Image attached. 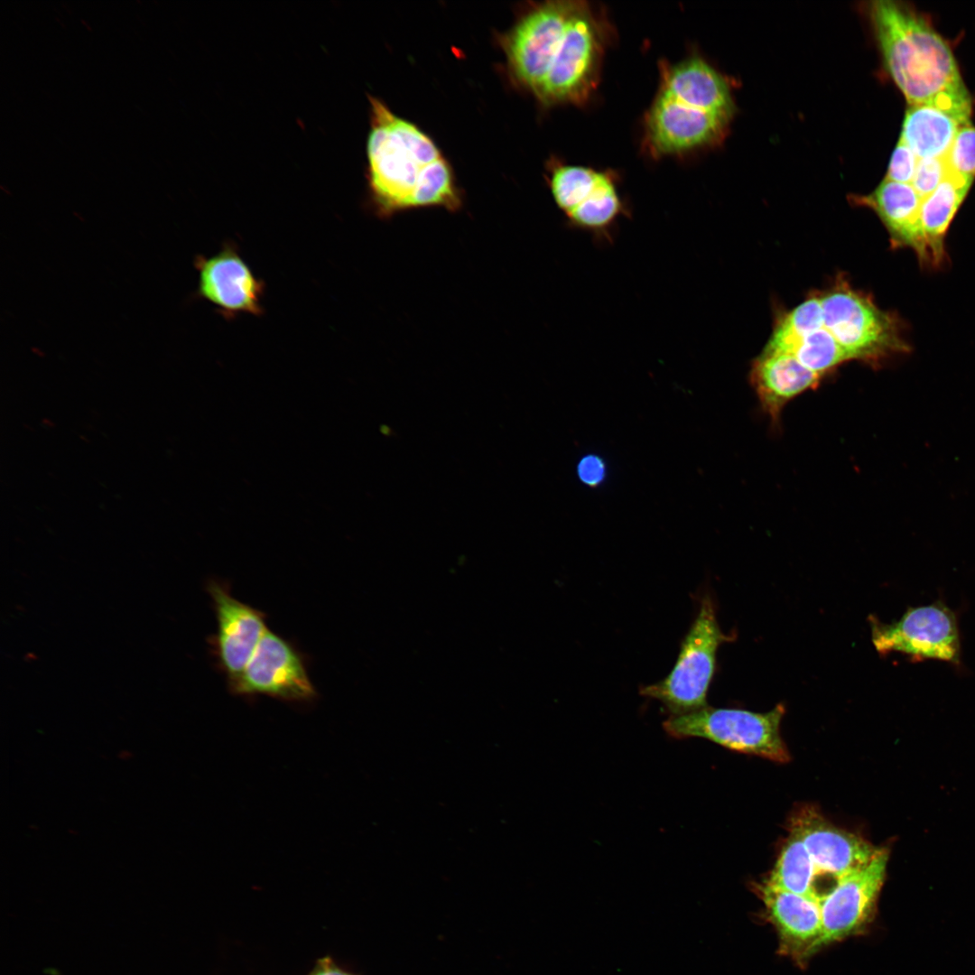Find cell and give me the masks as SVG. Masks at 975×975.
<instances>
[{
    "instance_id": "6da1fadb",
    "label": "cell",
    "mask_w": 975,
    "mask_h": 975,
    "mask_svg": "<svg viewBox=\"0 0 975 975\" xmlns=\"http://www.w3.org/2000/svg\"><path fill=\"white\" fill-rule=\"evenodd\" d=\"M869 14L884 64L910 106H932L969 123L970 98L948 43L901 3L875 1Z\"/></svg>"
},
{
    "instance_id": "f1b7e54d",
    "label": "cell",
    "mask_w": 975,
    "mask_h": 975,
    "mask_svg": "<svg viewBox=\"0 0 975 975\" xmlns=\"http://www.w3.org/2000/svg\"><path fill=\"white\" fill-rule=\"evenodd\" d=\"M310 975H350L339 969L329 958H324L318 962V966Z\"/></svg>"
},
{
    "instance_id": "9a60e30c",
    "label": "cell",
    "mask_w": 975,
    "mask_h": 975,
    "mask_svg": "<svg viewBox=\"0 0 975 975\" xmlns=\"http://www.w3.org/2000/svg\"><path fill=\"white\" fill-rule=\"evenodd\" d=\"M750 383L763 412L778 426L785 405L822 378L791 354L763 350L753 361Z\"/></svg>"
},
{
    "instance_id": "7402d4cb",
    "label": "cell",
    "mask_w": 975,
    "mask_h": 975,
    "mask_svg": "<svg viewBox=\"0 0 975 975\" xmlns=\"http://www.w3.org/2000/svg\"><path fill=\"white\" fill-rule=\"evenodd\" d=\"M764 350L791 354L822 377L850 360L843 348L823 325L789 340L767 343Z\"/></svg>"
},
{
    "instance_id": "7a4b0ae2",
    "label": "cell",
    "mask_w": 975,
    "mask_h": 975,
    "mask_svg": "<svg viewBox=\"0 0 975 975\" xmlns=\"http://www.w3.org/2000/svg\"><path fill=\"white\" fill-rule=\"evenodd\" d=\"M369 100L368 188L376 211L388 216L411 208L422 172L442 155L416 125L398 117L376 98Z\"/></svg>"
},
{
    "instance_id": "d4e9b609",
    "label": "cell",
    "mask_w": 975,
    "mask_h": 975,
    "mask_svg": "<svg viewBox=\"0 0 975 975\" xmlns=\"http://www.w3.org/2000/svg\"><path fill=\"white\" fill-rule=\"evenodd\" d=\"M948 170L970 181L975 177V127L961 125L945 154Z\"/></svg>"
},
{
    "instance_id": "ac0fdd59",
    "label": "cell",
    "mask_w": 975,
    "mask_h": 975,
    "mask_svg": "<svg viewBox=\"0 0 975 975\" xmlns=\"http://www.w3.org/2000/svg\"><path fill=\"white\" fill-rule=\"evenodd\" d=\"M759 894L780 936L789 946L815 951L822 935L819 899L809 898L775 887L765 882Z\"/></svg>"
},
{
    "instance_id": "9c48e42d",
    "label": "cell",
    "mask_w": 975,
    "mask_h": 975,
    "mask_svg": "<svg viewBox=\"0 0 975 975\" xmlns=\"http://www.w3.org/2000/svg\"><path fill=\"white\" fill-rule=\"evenodd\" d=\"M228 689L238 696L264 695L295 703L311 702L317 697L303 655L269 629L239 679Z\"/></svg>"
},
{
    "instance_id": "2e32d148",
    "label": "cell",
    "mask_w": 975,
    "mask_h": 975,
    "mask_svg": "<svg viewBox=\"0 0 975 975\" xmlns=\"http://www.w3.org/2000/svg\"><path fill=\"white\" fill-rule=\"evenodd\" d=\"M971 183L972 181L948 170L939 186L923 199L918 220L919 246L915 253L924 265L938 267L945 261L947 230Z\"/></svg>"
},
{
    "instance_id": "83f0119b",
    "label": "cell",
    "mask_w": 975,
    "mask_h": 975,
    "mask_svg": "<svg viewBox=\"0 0 975 975\" xmlns=\"http://www.w3.org/2000/svg\"><path fill=\"white\" fill-rule=\"evenodd\" d=\"M578 476L580 479L590 487L599 485L606 476V465L596 455L585 456L578 465Z\"/></svg>"
},
{
    "instance_id": "cb8c5ba5",
    "label": "cell",
    "mask_w": 975,
    "mask_h": 975,
    "mask_svg": "<svg viewBox=\"0 0 975 975\" xmlns=\"http://www.w3.org/2000/svg\"><path fill=\"white\" fill-rule=\"evenodd\" d=\"M461 200L447 161L441 157L422 172L411 200V208L441 206L450 210L460 207Z\"/></svg>"
},
{
    "instance_id": "603a6c76",
    "label": "cell",
    "mask_w": 975,
    "mask_h": 975,
    "mask_svg": "<svg viewBox=\"0 0 975 975\" xmlns=\"http://www.w3.org/2000/svg\"><path fill=\"white\" fill-rule=\"evenodd\" d=\"M605 172L594 169L561 165L552 172L549 187L558 209L568 216L596 189Z\"/></svg>"
},
{
    "instance_id": "d6986e66",
    "label": "cell",
    "mask_w": 975,
    "mask_h": 975,
    "mask_svg": "<svg viewBox=\"0 0 975 975\" xmlns=\"http://www.w3.org/2000/svg\"><path fill=\"white\" fill-rule=\"evenodd\" d=\"M660 87L696 101L706 110L728 117L733 109L725 79L700 58H689L666 69Z\"/></svg>"
},
{
    "instance_id": "4fadbf2b",
    "label": "cell",
    "mask_w": 975,
    "mask_h": 975,
    "mask_svg": "<svg viewBox=\"0 0 975 975\" xmlns=\"http://www.w3.org/2000/svg\"><path fill=\"white\" fill-rule=\"evenodd\" d=\"M198 295L227 317L241 313L260 315L264 311V283L258 279L232 245L209 257L200 256Z\"/></svg>"
},
{
    "instance_id": "8fae6325",
    "label": "cell",
    "mask_w": 975,
    "mask_h": 975,
    "mask_svg": "<svg viewBox=\"0 0 975 975\" xmlns=\"http://www.w3.org/2000/svg\"><path fill=\"white\" fill-rule=\"evenodd\" d=\"M217 619L209 645L218 669L230 688L241 676L266 632V615L230 593L227 584L210 580L207 586Z\"/></svg>"
},
{
    "instance_id": "8992f818",
    "label": "cell",
    "mask_w": 975,
    "mask_h": 975,
    "mask_svg": "<svg viewBox=\"0 0 975 975\" xmlns=\"http://www.w3.org/2000/svg\"><path fill=\"white\" fill-rule=\"evenodd\" d=\"M606 36L603 21L580 1L534 95L546 105L585 101L599 79Z\"/></svg>"
},
{
    "instance_id": "ffe728a7",
    "label": "cell",
    "mask_w": 975,
    "mask_h": 975,
    "mask_svg": "<svg viewBox=\"0 0 975 975\" xmlns=\"http://www.w3.org/2000/svg\"><path fill=\"white\" fill-rule=\"evenodd\" d=\"M963 125L935 107L910 106L905 112L900 139L918 159L942 157Z\"/></svg>"
},
{
    "instance_id": "277c9868",
    "label": "cell",
    "mask_w": 975,
    "mask_h": 975,
    "mask_svg": "<svg viewBox=\"0 0 975 975\" xmlns=\"http://www.w3.org/2000/svg\"><path fill=\"white\" fill-rule=\"evenodd\" d=\"M730 640L718 624L710 595L700 600L698 613L683 638L678 658L662 681L640 688V694L661 701L671 715L707 707V693L716 667L719 646Z\"/></svg>"
},
{
    "instance_id": "52a82bcc",
    "label": "cell",
    "mask_w": 975,
    "mask_h": 975,
    "mask_svg": "<svg viewBox=\"0 0 975 975\" xmlns=\"http://www.w3.org/2000/svg\"><path fill=\"white\" fill-rule=\"evenodd\" d=\"M580 1H550L533 7L502 38L507 67L523 87L536 93Z\"/></svg>"
},
{
    "instance_id": "44dd1931",
    "label": "cell",
    "mask_w": 975,
    "mask_h": 975,
    "mask_svg": "<svg viewBox=\"0 0 975 975\" xmlns=\"http://www.w3.org/2000/svg\"><path fill=\"white\" fill-rule=\"evenodd\" d=\"M817 874L803 840L797 833L790 831L766 883L791 893L819 899L821 896L816 894L813 887Z\"/></svg>"
},
{
    "instance_id": "5b68a950",
    "label": "cell",
    "mask_w": 975,
    "mask_h": 975,
    "mask_svg": "<svg viewBox=\"0 0 975 975\" xmlns=\"http://www.w3.org/2000/svg\"><path fill=\"white\" fill-rule=\"evenodd\" d=\"M784 714L782 704L764 713L707 706L670 715L664 729L674 738H701L730 750L784 763L790 759L780 733Z\"/></svg>"
},
{
    "instance_id": "5bb4252c",
    "label": "cell",
    "mask_w": 975,
    "mask_h": 975,
    "mask_svg": "<svg viewBox=\"0 0 975 975\" xmlns=\"http://www.w3.org/2000/svg\"><path fill=\"white\" fill-rule=\"evenodd\" d=\"M790 831L803 840L818 874L837 880L866 865L878 850L859 835L835 826L812 806L794 812Z\"/></svg>"
},
{
    "instance_id": "484cf974",
    "label": "cell",
    "mask_w": 975,
    "mask_h": 975,
    "mask_svg": "<svg viewBox=\"0 0 975 975\" xmlns=\"http://www.w3.org/2000/svg\"><path fill=\"white\" fill-rule=\"evenodd\" d=\"M947 172L944 156L919 159L911 185L924 199L939 186Z\"/></svg>"
},
{
    "instance_id": "ba28073f",
    "label": "cell",
    "mask_w": 975,
    "mask_h": 975,
    "mask_svg": "<svg viewBox=\"0 0 975 975\" xmlns=\"http://www.w3.org/2000/svg\"><path fill=\"white\" fill-rule=\"evenodd\" d=\"M872 642L882 654L899 652L915 660L936 659L958 664L961 640L954 613L942 602L909 608L891 624L871 621Z\"/></svg>"
},
{
    "instance_id": "3957f363",
    "label": "cell",
    "mask_w": 975,
    "mask_h": 975,
    "mask_svg": "<svg viewBox=\"0 0 975 975\" xmlns=\"http://www.w3.org/2000/svg\"><path fill=\"white\" fill-rule=\"evenodd\" d=\"M823 326L843 348L850 360L872 366L910 351L901 325L891 312L880 310L866 294L838 279L818 294Z\"/></svg>"
},
{
    "instance_id": "30bf717a",
    "label": "cell",
    "mask_w": 975,
    "mask_h": 975,
    "mask_svg": "<svg viewBox=\"0 0 975 975\" xmlns=\"http://www.w3.org/2000/svg\"><path fill=\"white\" fill-rule=\"evenodd\" d=\"M728 116L659 88L646 116L645 136L655 154L686 153L720 138Z\"/></svg>"
},
{
    "instance_id": "7c38bea8",
    "label": "cell",
    "mask_w": 975,
    "mask_h": 975,
    "mask_svg": "<svg viewBox=\"0 0 975 975\" xmlns=\"http://www.w3.org/2000/svg\"><path fill=\"white\" fill-rule=\"evenodd\" d=\"M887 851L878 849L859 869L840 878L819 903L822 935L816 948L842 939L860 929L871 917L886 877Z\"/></svg>"
},
{
    "instance_id": "e0dca14e",
    "label": "cell",
    "mask_w": 975,
    "mask_h": 975,
    "mask_svg": "<svg viewBox=\"0 0 975 975\" xmlns=\"http://www.w3.org/2000/svg\"><path fill=\"white\" fill-rule=\"evenodd\" d=\"M853 202L871 209L885 225L895 247L919 246V211L923 199L911 184L884 179L869 194Z\"/></svg>"
},
{
    "instance_id": "4316f807",
    "label": "cell",
    "mask_w": 975,
    "mask_h": 975,
    "mask_svg": "<svg viewBox=\"0 0 975 975\" xmlns=\"http://www.w3.org/2000/svg\"><path fill=\"white\" fill-rule=\"evenodd\" d=\"M918 157L899 139L893 151L885 179L911 184L918 163Z\"/></svg>"
}]
</instances>
